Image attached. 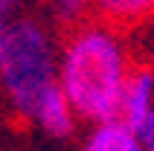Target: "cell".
Returning <instances> with one entry per match:
<instances>
[{"label": "cell", "instance_id": "1", "mask_svg": "<svg viewBox=\"0 0 154 151\" xmlns=\"http://www.w3.org/2000/svg\"><path fill=\"white\" fill-rule=\"evenodd\" d=\"M131 67L125 38L102 20H85L58 41L55 82L76 119L93 125L116 119Z\"/></svg>", "mask_w": 154, "mask_h": 151}, {"label": "cell", "instance_id": "2", "mask_svg": "<svg viewBox=\"0 0 154 151\" xmlns=\"http://www.w3.org/2000/svg\"><path fill=\"white\" fill-rule=\"evenodd\" d=\"M58 38L35 15L9 17L0 50V93L20 119H32L38 102L55 87Z\"/></svg>", "mask_w": 154, "mask_h": 151}, {"label": "cell", "instance_id": "3", "mask_svg": "<svg viewBox=\"0 0 154 151\" xmlns=\"http://www.w3.org/2000/svg\"><path fill=\"white\" fill-rule=\"evenodd\" d=\"M116 119H122L134 134L154 119V67H131Z\"/></svg>", "mask_w": 154, "mask_h": 151}, {"label": "cell", "instance_id": "4", "mask_svg": "<svg viewBox=\"0 0 154 151\" xmlns=\"http://www.w3.org/2000/svg\"><path fill=\"white\" fill-rule=\"evenodd\" d=\"M90 15L113 29H134L154 17V0H90Z\"/></svg>", "mask_w": 154, "mask_h": 151}, {"label": "cell", "instance_id": "5", "mask_svg": "<svg viewBox=\"0 0 154 151\" xmlns=\"http://www.w3.org/2000/svg\"><path fill=\"white\" fill-rule=\"evenodd\" d=\"M29 122H35L44 134L55 137V140H64V137H70L76 131V113L67 105V99H64L58 84L47 90V96L38 102V108H35Z\"/></svg>", "mask_w": 154, "mask_h": 151}, {"label": "cell", "instance_id": "6", "mask_svg": "<svg viewBox=\"0 0 154 151\" xmlns=\"http://www.w3.org/2000/svg\"><path fill=\"white\" fill-rule=\"evenodd\" d=\"M82 151H140V140L122 119H108L93 125Z\"/></svg>", "mask_w": 154, "mask_h": 151}, {"label": "cell", "instance_id": "7", "mask_svg": "<svg viewBox=\"0 0 154 151\" xmlns=\"http://www.w3.org/2000/svg\"><path fill=\"white\" fill-rule=\"evenodd\" d=\"M44 6H47L50 20L64 26V29L85 23L90 15V0H44Z\"/></svg>", "mask_w": 154, "mask_h": 151}, {"label": "cell", "instance_id": "8", "mask_svg": "<svg viewBox=\"0 0 154 151\" xmlns=\"http://www.w3.org/2000/svg\"><path fill=\"white\" fill-rule=\"evenodd\" d=\"M9 12H12V9H6L3 6V3H0V50H3V32H6V23H9Z\"/></svg>", "mask_w": 154, "mask_h": 151}, {"label": "cell", "instance_id": "9", "mask_svg": "<svg viewBox=\"0 0 154 151\" xmlns=\"http://www.w3.org/2000/svg\"><path fill=\"white\" fill-rule=\"evenodd\" d=\"M140 151H154V134L148 137V140H143V143H140Z\"/></svg>", "mask_w": 154, "mask_h": 151}, {"label": "cell", "instance_id": "10", "mask_svg": "<svg viewBox=\"0 0 154 151\" xmlns=\"http://www.w3.org/2000/svg\"><path fill=\"white\" fill-rule=\"evenodd\" d=\"M0 3H3V6H6V9H15L17 3H20V0H0Z\"/></svg>", "mask_w": 154, "mask_h": 151}]
</instances>
